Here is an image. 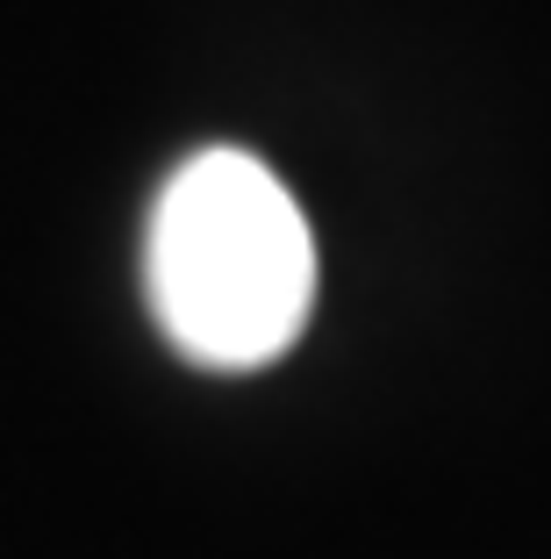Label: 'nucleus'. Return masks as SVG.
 I'll use <instances>...</instances> for the list:
<instances>
[{"label": "nucleus", "instance_id": "nucleus-1", "mask_svg": "<svg viewBox=\"0 0 551 559\" xmlns=\"http://www.w3.org/2000/svg\"><path fill=\"white\" fill-rule=\"evenodd\" d=\"M144 295L194 366H273L315 309V237L287 180L251 151H194L151 201Z\"/></svg>", "mask_w": 551, "mask_h": 559}]
</instances>
